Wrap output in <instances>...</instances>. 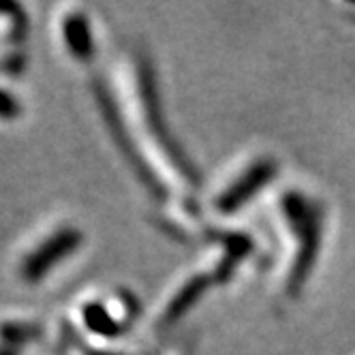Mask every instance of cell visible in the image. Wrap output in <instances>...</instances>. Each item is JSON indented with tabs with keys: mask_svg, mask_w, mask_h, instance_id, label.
Returning a JSON list of instances; mask_svg holds the SVG:
<instances>
[{
	"mask_svg": "<svg viewBox=\"0 0 355 355\" xmlns=\"http://www.w3.org/2000/svg\"><path fill=\"white\" fill-rule=\"evenodd\" d=\"M82 244V234L71 230H60L52 238H47L37 250H33L21 266V278L28 283H37L52 270L56 263L67 259L71 252Z\"/></svg>",
	"mask_w": 355,
	"mask_h": 355,
	"instance_id": "obj_1",
	"label": "cell"
},
{
	"mask_svg": "<svg viewBox=\"0 0 355 355\" xmlns=\"http://www.w3.org/2000/svg\"><path fill=\"white\" fill-rule=\"evenodd\" d=\"M64 41L69 52L78 60H90L94 54V41L90 35V26L84 15H71L64 21Z\"/></svg>",
	"mask_w": 355,
	"mask_h": 355,
	"instance_id": "obj_2",
	"label": "cell"
},
{
	"mask_svg": "<svg viewBox=\"0 0 355 355\" xmlns=\"http://www.w3.org/2000/svg\"><path fill=\"white\" fill-rule=\"evenodd\" d=\"M84 317H86L88 327L94 329V332H98V334H116L118 332L114 319L101 306H88Z\"/></svg>",
	"mask_w": 355,
	"mask_h": 355,
	"instance_id": "obj_3",
	"label": "cell"
},
{
	"mask_svg": "<svg viewBox=\"0 0 355 355\" xmlns=\"http://www.w3.org/2000/svg\"><path fill=\"white\" fill-rule=\"evenodd\" d=\"M19 114L17 98L5 90H0V118H15Z\"/></svg>",
	"mask_w": 355,
	"mask_h": 355,
	"instance_id": "obj_4",
	"label": "cell"
},
{
	"mask_svg": "<svg viewBox=\"0 0 355 355\" xmlns=\"http://www.w3.org/2000/svg\"><path fill=\"white\" fill-rule=\"evenodd\" d=\"M0 355H13L11 351H0Z\"/></svg>",
	"mask_w": 355,
	"mask_h": 355,
	"instance_id": "obj_5",
	"label": "cell"
}]
</instances>
